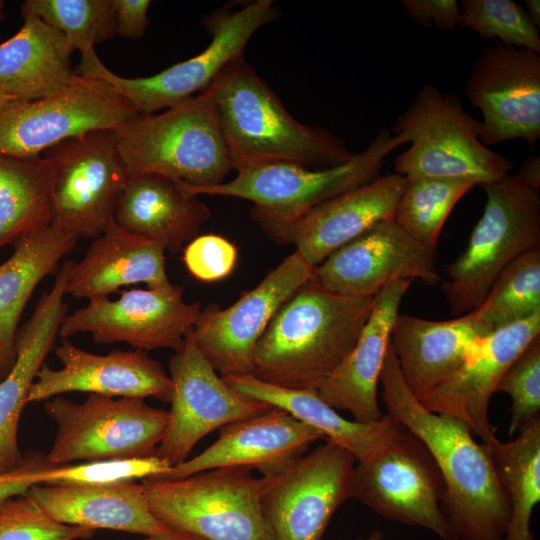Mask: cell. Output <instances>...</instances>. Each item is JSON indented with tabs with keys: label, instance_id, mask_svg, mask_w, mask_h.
Returning a JSON list of instances; mask_svg holds the SVG:
<instances>
[{
	"label": "cell",
	"instance_id": "1",
	"mask_svg": "<svg viewBox=\"0 0 540 540\" xmlns=\"http://www.w3.org/2000/svg\"><path fill=\"white\" fill-rule=\"evenodd\" d=\"M387 414L414 434L443 479V512L455 540H503L509 499L484 444L461 420L426 409L411 393L390 342L380 374Z\"/></svg>",
	"mask_w": 540,
	"mask_h": 540
},
{
	"label": "cell",
	"instance_id": "2",
	"mask_svg": "<svg viewBox=\"0 0 540 540\" xmlns=\"http://www.w3.org/2000/svg\"><path fill=\"white\" fill-rule=\"evenodd\" d=\"M372 305L373 297L333 293L313 276L270 321L255 347L252 375L281 387L317 390L354 347Z\"/></svg>",
	"mask_w": 540,
	"mask_h": 540
},
{
	"label": "cell",
	"instance_id": "3",
	"mask_svg": "<svg viewBox=\"0 0 540 540\" xmlns=\"http://www.w3.org/2000/svg\"><path fill=\"white\" fill-rule=\"evenodd\" d=\"M203 92L231 151L234 170L262 162L325 169L355 155L331 131L297 121L244 55Z\"/></svg>",
	"mask_w": 540,
	"mask_h": 540
},
{
	"label": "cell",
	"instance_id": "4",
	"mask_svg": "<svg viewBox=\"0 0 540 540\" xmlns=\"http://www.w3.org/2000/svg\"><path fill=\"white\" fill-rule=\"evenodd\" d=\"M129 174H158L200 189L218 185L234 160L202 92L159 114H138L115 131Z\"/></svg>",
	"mask_w": 540,
	"mask_h": 540
},
{
	"label": "cell",
	"instance_id": "5",
	"mask_svg": "<svg viewBox=\"0 0 540 540\" xmlns=\"http://www.w3.org/2000/svg\"><path fill=\"white\" fill-rule=\"evenodd\" d=\"M401 145L400 138L381 129L362 152L342 165L310 169L289 162H262L239 166L232 180L211 187L193 189L177 181L196 196H228L253 202L251 217L266 232L373 180L385 157Z\"/></svg>",
	"mask_w": 540,
	"mask_h": 540
},
{
	"label": "cell",
	"instance_id": "6",
	"mask_svg": "<svg viewBox=\"0 0 540 540\" xmlns=\"http://www.w3.org/2000/svg\"><path fill=\"white\" fill-rule=\"evenodd\" d=\"M394 135L410 147L394 160L403 176L463 178L477 185L510 174L513 162L480 139V121L462 108L458 93L442 94L425 84L397 117Z\"/></svg>",
	"mask_w": 540,
	"mask_h": 540
},
{
	"label": "cell",
	"instance_id": "7",
	"mask_svg": "<svg viewBox=\"0 0 540 540\" xmlns=\"http://www.w3.org/2000/svg\"><path fill=\"white\" fill-rule=\"evenodd\" d=\"M153 515L171 530L203 540H273L261 498L265 479L221 467L176 479L142 482Z\"/></svg>",
	"mask_w": 540,
	"mask_h": 540
},
{
	"label": "cell",
	"instance_id": "8",
	"mask_svg": "<svg viewBox=\"0 0 540 540\" xmlns=\"http://www.w3.org/2000/svg\"><path fill=\"white\" fill-rule=\"evenodd\" d=\"M486 202L465 251L442 284L454 315L481 304L498 275L516 258L540 246V195L514 174L481 185Z\"/></svg>",
	"mask_w": 540,
	"mask_h": 540
},
{
	"label": "cell",
	"instance_id": "9",
	"mask_svg": "<svg viewBox=\"0 0 540 540\" xmlns=\"http://www.w3.org/2000/svg\"><path fill=\"white\" fill-rule=\"evenodd\" d=\"M279 16L271 0H255L240 8L221 9L204 20L211 41L199 54L147 77L125 78L107 68L94 49L81 54L76 74H90L110 83L140 114L167 109L205 91L235 59L262 26Z\"/></svg>",
	"mask_w": 540,
	"mask_h": 540
},
{
	"label": "cell",
	"instance_id": "10",
	"mask_svg": "<svg viewBox=\"0 0 540 540\" xmlns=\"http://www.w3.org/2000/svg\"><path fill=\"white\" fill-rule=\"evenodd\" d=\"M44 409L57 428L45 455L53 465L153 456L168 419V411L142 398L99 394L81 403L55 396Z\"/></svg>",
	"mask_w": 540,
	"mask_h": 540
},
{
	"label": "cell",
	"instance_id": "11",
	"mask_svg": "<svg viewBox=\"0 0 540 540\" xmlns=\"http://www.w3.org/2000/svg\"><path fill=\"white\" fill-rule=\"evenodd\" d=\"M140 114L99 76L76 74L64 92L38 100L0 105V154L36 158L73 137L117 131Z\"/></svg>",
	"mask_w": 540,
	"mask_h": 540
},
{
	"label": "cell",
	"instance_id": "12",
	"mask_svg": "<svg viewBox=\"0 0 540 540\" xmlns=\"http://www.w3.org/2000/svg\"><path fill=\"white\" fill-rule=\"evenodd\" d=\"M351 497L388 521L455 540L443 512L441 473L425 445L404 426L385 447L355 463Z\"/></svg>",
	"mask_w": 540,
	"mask_h": 540
},
{
	"label": "cell",
	"instance_id": "13",
	"mask_svg": "<svg viewBox=\"0 0 540 540\" xmlns=\"http://www.w3.org/2000/svg\"><path fill=\"white\" fill-rule=\"evenodd\" d=\"M43 154L54 163L50 224L78 239H95L113 219L129 175L115 131L73 137Z\"/></svg>",
	"mask_w": 540,
	"mask_h": 540
},
{
	"label": "cell",
	"instance_id": "14",
	"mask_svg": "<svg viewBox=\"0 0 540 540\" xmlns=\"http://www.w3.org/2000/svg\"><path fill=\"white\" fill-rule=\"evenodd\" d=\"M355 457L325 441L265 479L261 498L273 540H322L337 509L351 497Z\"/></svg>",
	"mask_w": 540,
	"mask_h": 540
},
{
	"label": "cell",
	"instance_id": "15",
	"mask_svg": "<svg viewBox=\"0 0 540 540\" xmlns=\"http://www.w3.org/2000/svg\"><path fill=\"white\" fill-rule=\"evenodd\" d=\"M171 407L155 456L171 467L185 460L206 435L231 422L259 415L271 405L244 397L218 375L188 333L169 361Z\"/></svg>",
	"mask_w": 540,
	"mask_h": 540
},
{
	"label": "cell",
	"instance_id": "16",
	"mask_svg": "<svg viewBox=\"0 0 540 540\" xmlns=\"http://www.w3.org/2000/svg\"><path fill=\"white\" fill-rule=\"evenodd\" d=\"M200 312V304L187 303L178 285L131 289L118 299L90 300L86 306L67 313L58 336L68 339L89 333L96 344L123 342L146 352L164 348L178 352Z\"/></svg>",
	"mask_w": 540,
	"mask_h": 540
},
{
	"label": "cell",
	"instance_id": "17",
	"mask_svg": "<svg viewBox=\"0 0 540 540\" xmlns=\"http://www.w3.org/2000/svg\"><path fill=\"white\" fill-rule=\"evenodd\" d=\"M314 268L294 251L231 306L201 309L193 328L195 342L221 375L253 373L255 347L285 301L313 277Z\"/></svg>",
	"mask_w": 540,
	"mask_h": 540
},
{
	"label": "cell",
	"instance_id": "18",
	"mask_svg": "<svg viewBox=\"0 0 540 540\" xmlns=\"http://www.w3.org/2000/svg\"><path fill=\"white\" fill-rule=\"evenodd\" d=\"M464 90L483 116L479 139L484 145L522 139L534 149L540 139L538 53L497 42L473 61Z\"/></svg>",
	"mask_w": 540,
	"mask_h": 540
},
{
	"label": "cell",
	"instance_id": "19",
	"mask_svg": "<svg viewBox=\"0 0 540 540\" xmlns=\"http://www.w3.org/2000/svg\"><path fill=\"white\" fill-rule=\"evenodd\" d=\"M325 289L347 297H374L396 280L442 281L435 250L408 234L394 219L383 221L339 248L314 268Z\"/></svg>",
	"mask_w": 540,
	"mask_h": 540
},
{
	"label": "cell",
	"instance_id": "20",
	"mask_svg": "<svg viewBox=\"0 0 540 540\" xmlns=\"http://www.w3.org/2000/svg\"><path fill=\"white\" fill-rule=\"evenodd\" d=\"M55 354L61 368L52 369L44 363L29 390L28 403L69 392L170 401V376L146 351L114 349L99 355L62 339Z\"/></svg>",
	"mask_w": 540,
	"mask_h": 540
},
{
	"label": "cell",
	"instance_id": "21",
	"mask_svg": "<svg viewBox=\"0 0 540 540\" xmlns=\"http://www.w3.org/2000/svg\"><path fill=\"white\" fill-rule=\"evenodd\" d=\"M403 186L401 174L377 176L265 233L279 244L295 245V251L316 267L377 224L394 219Z\"/></svg>",
	"mask_w": 540,
	"mask_h": 540
},
{
	"label": "cell",
	"instance_id": "22",
	"mask_svg": "<svg viewBox=\"0 0 540 540\" xmlns=\"http://www.w3.org/2000/svg\"><path fill=\"white\" fill-rule=\"evenodd\" d=\"M538 335L540 312L482 336L458 370L419 401L431 412L463 421L486 443L496 436L489 419L491 397L512 362Z\"/></svg>",
	"mask_w": 540,
	"mask_h": 540
},
{
	"label": "cell",
	"instance_id": "23",
	"mask_svg": "<svg viewBox=\"0 0 540 540\" xmlns=\"http://www.w3.org/2000/svg\"><path fill=\"white\" fill-rule=\"evenodd\" d=\"M217 440L195 457L155 476L176 479L221 467L256 469L271 477L304 455L324 436L281 408L222 426Z\"/></svg>",
	"mask_w": 540,
	"mask_h": 540
},
{
	"label": "cell",
	"instance_id": "24",
	"mask_svg": "<svg viewBox=\"0 0 540 540\" xmlns=\"http://www.w3.org/2000/svg\"><path fill=\"white\" fill-rule=\"evenodd\" d=\"M72 260L60 267L51 289L39 298L30 319L17 331L15 361L0 380V472L19 466L23 460L18 444V426L28 393L37 373L54 348L59 326L68 312L64 303Z\"/></svg>",
	"mask_w": 540,
	"mask_h": 540
},
{
	"label": "cell",
	"instance_id": "25",
	"mask_svg": "<svg viewBox=\"0 0 540 540\" xmlns=\"http://www.w3.org/2000/svg\"><path fill=\"white\" fill-rule=\"evenodd\" d=\"M411 283L390 282L373 297L370 316L354 347L317 389L325 403L350 412L356 422L373 423L383 416L378 402L380 374L394 321Z\"/></svg>",
	"mask_w": 540,
	"mask_h": 540
},
{
	"label": "cell",
	"instance_id": "26",
	"mask_svg": "<svg viewBox=\"0 0 540 540\" xmlns=\"http://www.w3.org/2000/svg\"><path fill=\"white\" fill-rule=\"evenodd\" d=\"M28 495L59 523L147 537L172 531L151 512L142 483L39 484Z\"/></svg>",
	"mask_w": 540,
	"mask_h": 540
},
{
	"label": "cell",
	"instance_id": "27",
	"mask_svg": "<svg viewBox=\"0 0 540 540\" xmlns=\"http://www.w3.org/2000/svg\"><path fill=\"white\" fill-rule=\"evenodd\" d=\"M492 332L472 311L445 321L398 314L391 344L404 381L420 400L451 377L482 336Z\"/></svg>",
	"mask_w": 540,
	"mask_h": 540
},
{
	"label": "cell",
	"instance_id": "28",
	"mask_svg": "<svg viewBox=\"0 0 540 540\" xmlns=\"http://www.w3.org/2000/svg\"><path fill=\"white\" fill-rule=\"evenodd\" d=\"M210 209L198 196L168 177L129 174L114 210V221L124 230L178 253L198 236L210 218Z\"/></svg>",
	"mask_w": 540,
	"mask_h": 540
},
{
	"label": "cell",
	"instance_id": "29",
	"mask_svg": "<svg viewBox=\"0 0 540 540\" xmlns=\"http://www.w3.org/2000/svg\"><path fill=\"white\" fill-rule=\"evenodd\" d=\"M165 249L155 241L130 233L114 218L84 256L72 263L66 294L76 299L107 298L120 288L145 283L148 288L170 285Z\"/></svg>",
	"mask_w": 540,
	"mask_h": 540
},
{
	"label": "cell",
	"instance_id": "30",
	"mask_svg": "<svg viewBox=\"0 0 540 540\" xmlns=\"http://www.w3.org/2000/svg\"><path fill=\"white\" fill-rule=\"evenodd\" d=\"M21 15L20 30L0 44V92L22 101L64 92L76 76L71 61L75 49L40 17Z\"/></svg>",
	"mask_w": 540,
	"mask_h": 540
},
{
	"label": "cell",
	"instance_id": "31",
	"mask_svg": "<svg viewBox=\"0 0 540 540\" xmlns=\"http://www.w3.org/2000/svg\"><path fill=\"white\" fill-rule=\"evenodd\" d=\"M237 393L285 410L295 419L320 432L356 459L363 461L390 443L403 425L385 414L373 423H359L342 417L325 403L317 390L291 389L266 383L252 374L222 377Z\"/></svg>",
	"mask_w": 540,
	"mask_h": 540
},
{
	"label": "cell",
	"instance_id": "32",
	"mask_svg": "<svg viewBox=\"0 0 540 540\" xmlns=\"http://www.w3.org/2000/svg\"><path fill=\"white\" fill-rule=\"evenodd\" d=\"M78 238L56 226L25 235L0 264V380L15 361V338L22 312L38 284L73 250Z\"/></svg>",
	"mask_w": 540,
	"mask_h": 540
},
{
	"label": "cell",
	"instance_id": "33",
	"mask_svg": "<svg viewBox=\"0 0 540 540\" xmlns=\"http://www.w3.org/2000/svg\"><path fill=\"white\" fill-rule=\"evenodd\" d=\"M54 163L0 154V247L51 222Z\"/></svg>",
	"mask_w": 540,
	"mask_h": 540
},
{
	"label": "cell",
	"instance_id": "34",
	"mask_svg": "<svg viewBox=\"0 0 540 540\" xmlns=\"http://www.w3.org/2000/svg\"><path fill=\"white\" fill-rule=\"evenodd\" d=\"M503 442L496 436L483 443L509 499V519L503 540H535L531 529L540 501V419Z\"/></svg>",
	"mask_w": 540,
	"mask_h": 540
},
{
	"label": "cell",
	"instance_id": "35",
	"mask_svg": "<svg viewBox=\"0 0 540 540\" xmlns=\"http://www.w3.org/2000/svg\"><path fill=\"white\" fill-rule=\"evenodd\" d=\"M476 185L463 178L404 176L394 221L414 239L435 250L452 209Z\"/></svg>",
	"mask_w": 540,
	"mask_h": 540
},
{
	"label": "cell",
	"instance_id": "36",
	"mask_svg": "<svg viewBox=\"0 0 540 540\" xmlns=\"http://www.w3.org/2000/svg\"><path fill=\"white\" fill-rule=\"evenodd\" d=\"M472 312L491 331L540 312V246L512 261Z\"/></svg>",
	"mask_w": 540,
	"mask_h": 540
},
{
	"label": "cell",
	"instance_id": "37",
	"mask_svg": "<svg viewBox=\"0 0 540 540\" xmlns=\"http://www.w3.org/2000/svg\"><path fill=\"white\" fill-rule=\"evenodd\" d=\"M21 12L40 17L84 53L117 34L112 0H26Z\"/></svg>",
	"mask_w": 540,
	"mask_h": 540
},
{
	"label": "cell",
	"instance_id": "38",
	"mask_svg": "<svg viewBox=\"0 0 540 540\" xmlns=\"http://www.w3.org/2000/svg\"><path fill=\"white\" fill-rule=\"evenodd\" d=\"M459 26L481 38L522 47L540 54L538 28L524 7L513 0H462Z\"/></svg>",
	"mask_w": 540,
	"mask_h": 540
},
{
	"label": "cell",
	"instance_id": "39",
	"mask_svg": "<svg viewBox=\"0 0 540 540\" xmlns=\"http://www.w3.org/2000/svg\"><path fill=\"white\" fill-rule=\"evenodd\" d=\"M496 392L506 393L511 399L510 437L540 419V335L512 362Z\"/></svg>",
	"mask_w": 540,
	"mask_h": 540
},
{
	"label": "cell",
	"instance_id": "40",
	"mask_svg": "<svg viewBox=\"0 0 540 540\" xmlns=\"http://www.w3.org/2000/svg\"><path fill=\"white\" fill-rule=\"evenodd\" d=\"M170 468L169 463L155 455L51 465L42 474V484H109L144 480L162 475Z\"/></svg>",
	"mask_w": 540,
	"mask_h": 540
},
{
	"label": "cell",
	"instance_id": "41",
	"mask_svg": "<svg viewBox=\"0 0 540 540\" xmlns=\"http://www.w3.org/2000/svg\"><path fill=\"white\" fill-rule=\"evenodd\" d=\"M94 533L57 522L27 492L0 503V540H83Z\"/></svg>",
	"mask_w": 540,
	"mask_h": 540
},
{
	"label": "cell",
	"instance_id": "42",
	"mask_svg": "<svg viewBox=\"0 0 540 540\" xmlns=\"http://www.w3.org/2000/svg\"><path fill=\"white\" fill-rule=\"evenodd\" d=\"M236 246L216 234L198 235L183 251L188 272L203 282H214L229 276L237 262Z\"/></svg>",
	"mask_w": 540,
	"mask_h": 540
},
{
	"label": "cell",
	"instance_id": "43",
	"mask_svg": "<svg viewBox=\"0 0 540 540\" xmlns=\"http://www.w3.org/2000/svg\"><path fill=\"white\" fill-rule=\"evenodd\" d=\"M408 17L420 26L454 31L459 26L460 4L456 0H403Z\"/></svg>",
	"mask_w": 540,
	"mask_h": 540
},
{
	"label": "cell",
	"instance_id": "44",
	"mask_svg": "<svg viewBox=\"0 0 540 540\" xmlns=\"http://www.w3.org/2000/svg\"><path fill=\"white\" fill-rule=\"evenodd\" d=\"M51 465L45 455L34 452L24 455L23 462L16 468L0 472V503L42 484V474Z\"/></svg>",
	"mask_w": 540,
	"mask_h": 540
},
{
	"label": "cell",
	"instance_id": "45",
	"mask_svg": "<svg viewBox=\"0 0 540 540\" xmlns=\"http://www.w3.org/2000/svg\"><path fill=\"white\" fill-rule=\"evenodd\" d=\"M117 34L129 39L143 36L148 23L149 0H112Z\"/></svg>",
	"mask_w": 540,
	"mask_h": 540
},
{
	"label": "cell",
	"instance_id": "46",
	"mask_svg": "<svg viewBox=\"0 0 540 540\" xmlns=\"http://www.w3.org/2000/svg\"><path fill=\"white\" fill-rule=\"evenodd\" d=\"M516 178L526 186L538 190L540 189V157L538 155L528 156L520 165Z\"/></svg>",
	"mask_w": 540,
	"mask_h": 540
},
{
	"label": "cell",
	"instance_id": "47",
	"mask_svg": "<svg viewBox=\"0 0 540 540\" xmlns=\"http://www.w3.org/2000/svg\"><path fill=\"white\" fill-rule=\"evenodd\" d=\"M524 9L532 23L538 28L540 26V1L525 0Z\"/></svg>",
	"mask_w": 540,
	"mask_h": 540
},
{
	"label": "cell",
	"instance_id": "48",
	"mask_svg": "<svg viewBox=\"0 0 540 540\" xmlns=\"http://www.w3.org/2000/svg\"><path fill=\"white\" fill-rule=\"evenodd\" d=\"M145 540H203L188 533L172 530L160 536L147 537Z\"/></svg>",
	"mask_w": 540,
	"mask_h": 540
},
{
	"label": "cell",
	"instance_id": "49",
	"mask_svg": "<svg viewBox=\"0 0 540 540\" xmlns=\"http://www.w3.org/2000/svg\"><path fill=\"white\" fill-rule=\"evenodd\" d=\"M356 540H385V536L381 530L373 529L368 535L359 537Z\"/></svg>",
	"mask_w": 540,
	"mask_h": 540
},
{
	"label": "cell",
	"instance_id": "50",
	"mask_svg": "<svg viewBox=\"0 0 540 540\" xmlns=\"http://www.w3.org/2000/svg\"><path fill=\"white\" fill-rule=\"evenodd\" d=\"M14 98H12L11 96L9 95H6L2 92H0V105L9 101V100H13Z\"/></svg>",
	"mask_w": 540,
	"mask_h": 540
},
{
	"label": "cell",
	"instance_id": "51",
	"mask_svg": "<svg viewBox=\"0 0 540 540\" xmlns=\"http://www.w3.org/2000/svg\"><path fill=\"white\" fill-rule=\"evenodd\" d=\"M4 2L0 0V23L4 20L5 14H4Z\"/></svg>",
	"mask_w": 540,
	"mask_h": 540
}]
</instances>
